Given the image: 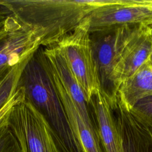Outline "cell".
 <instances>
[{"instance_id": "cell-1", "label": "cell", "mask_w": 152, "mask_h": 152, "mask_svg": "<svg viewBox=\"0 0 152 152\" xmlns=\"http://www.w3.org/2000/svg\"><path fill=\"white\" fill-rule=\"evenodd\" d=\"M119 0H0V5L25 23L45 33L42 46L55 45L93 10Z\"/></svg>"}, {"instance_id": "cell-2", "label": "cell", "mask_w": 152, "mask_h": 152, "mask_svg": "<svg viewBox=\"0 0 152 152\" xmlns=\"http://www.w3.org/2000/svg\"><path fill=\"white\" fill-rule=\"evenodd\" d=\"M25 97L47 118L62 152H81L54 84L52 75L37 53L27 62L20 80Z\"/></svg>"}, {"instance_id": "cell-3", "label": "cell", "mask_w": 152, "mask_h": 152, "mask_svg": "<svg viewBox=\"0 0 152 152\" xmlns=\"http://www.w3.org/2000/svg\"><path fill=\"white\" fill-rule=\"evenodd\" d=\"M54 46L65 59L88 104L102 88L93 56L88 18H84L72 31Z\"/></svg>"}, {"instance_id": "cell-4", "label": "cell", "mask_w": 152, "mask_h": 152, "mask_svg": "<svg viewBox=\"0 0 152 152\" xmlns=\"http://www.w3.org/2000/svg\"><path fill=\"white\" fill-rule=\"evenodd\" d=\"M8 125L22 152H62L48 120L26 98L14 107Z\"/></svg>"}, {"instance_id": "cell-5", "label": "cell", "mask_w": 152, "mask_h": 152, "mask_svg": "<svg viewBox=\"0 0 152 152\" xmlns=\"http://www.w3.org/2000/svg\"><path fill=\"white\" fill-rule=\"evenodd\" d=\"M45 36L41 28L9 15L0 26V79L30 60L42 46Z\"/></svg>"}, {"instance_id": "cell-6", "label": "cell", "mask_w": 152, "mask_h": 152, "mask_svg": "<svg viewBox=\"0 0 152 152\" xmlns=\"http://www.w3.org/2000/svg\"><path fill=\"white\" fill-rule=\"evenodd\" d=\"M144 25H124L90 33L102 90L110 97L113 71L125 49Z\"/></svg>"}, {"instance_id": "cell-7", "label": "cell", "mask_w": 152, "mask_h": 152, "mask_svg": "<svg viewBox=\"0 0 152 152\" xmlns=\"http://www.w3.org/2000/svg\"><path fill=\"white\" fill-rule=\"evenodd\" d=\"M87 17L90 32L124 25H144L152 23L151 0H119L95 9Z\"/></svg>"}, {"instance_id": "cell-8", "label": "cell", "mask_w": 152, "mask_h": 152, "mask_svg": "<svg viewBox=\"0 0 152 152\" xmlns=\"http://www.w3.org/2000/svg\"><path fill=\"white\" fill-rule=\"evenodd\" d=\"M152 56V39L149 28L142 26L125 49L110 80V96L113 99L122 82L134 74Z\"/></svg>"}, {"instance_id": "cell-9", "label": "cell", "mask_w": 152, "mask_h": 152, "mask_svg": "<svg viewBox=\"0 0 152 152\" xmlns=\"http://www.w3.org/2000/svg\"><path fill=\"white\" fill-rule=\"evenodd\" d=\"M46 66L50 72L70 128L81 152H104L94 121L88 122L84 119L56 76L48 65Z\"/></svg>"}, {"instance_id": "cell-10", "label": "cell", "mask_w": 152, "mask_h": 152, "mask_svg": "<svg viewBox=\"0 0 152 152\" xmlns=\"http://www.w3.org/2000/svg\"><path fill=\"white\" fill-rule=\"evenodd\" d=\"M113 110L121 141V152H152V133L122 104L116 95Z\"/></svg>"}, {"instance_id": "cell-11", "label": "cell", "mask_w": 152, "mask_h": 152, "mask_svg": "<svg viewBox=\"0 0 152 152\" xmlns=\"http://www.w3.org/2000/svg\"><path fill=\"white\" fill-rule=\"evenodd\" d=\"M37 53L56 76L84 119L88 122H94L90 115L88 104L86 100L83 90L58 48L56 46L47 47L39 49Z\"/></svg>"}, {"instance_id": "cell-12", "label": "cell", "mask_w": 152, "mask_h": 152, "mask_svg": "<svg viewBox=\"0 0 152 152\" xmlns=\"http://www.w3.org/2000/svg\"><path fill=\"white\" fill-rule=\"evenodd\" d=\"M89 104L93 109L94 121L104 152H121V138L111 98L101 90L93 96Z\"/></svg>"}, {"instance_id": "cell-13", "label": "cell", "mask_w": 152, "mask_h": 152, "mask_svg": "<svg viewBox=\"0 0 152 152\" xmlns=\"http://www.w3.org/2000/svg\"><path fill=\"white\" fill-rule=\"evenodd\" d=\"M152 94V64H143L134 74L119 86L116 96L129 110L141 98Z\"/></svg>"}, {"instance_id": "cell-14", "label": "cell", "mask_w": 152, "mask_h": 152, "mask_svg": "<svg viewBox=\"0 0 152 152\" xmlns=\"http://www.w3.org/2000/svg\"><path fill=\"white\" fill-rule=\"evenodd\" d=\"M28 61L14 67L0 79V128L14 107L26 99L20 80Z\"/></svg>"}, {"instance_id": "cell-15", "label": "cell", "mask_w": 152, "mask_h": 152, "mask_svg": "<svg viewBox=\"0 0 152 152\" xmlns=\"http://www.w3.org/2000/svg\"><path fill=\"white\" fill-rule=\"evenodd\" d=\"M129 111L152 133V94L140 99Z\"/></svg>"}, {"instance_id": "cell-16", "label": "cell", "mask_w": 152, "mask_h": 152, "mask_svg": "<svg viewBox=\"0 0 152 152\" xmlns=\"http://www.w3.org/2000/svg\"><path fill=\"white\" fill-rule=\"evenodd\" d=\"M8 119L0 128V152H22L15 137L8 126Z\"/></svg>"}, {"instance_id": "cell-17", "label": "cell", "mask_w": 152, "mask_h": 152, "mask_svg": "<svg viewBox=\"0 0 152 152\" xmlns=\"http://www.w3.org/2000/svg\"><path fill=\"white\" fill-rule=\"evenodd\" d=\"M9 15H10V13L5 8L0 5V26L3 23L4 20Z\"/></svg>"}, {"instance_id": "cell-18", "label": "cell", "mask_w": 152, "mask_h": 152, "mask_svg": "<svg viewBox=\"0 0 152 152\" xmlns=\"http://www.w3.org/2000/svg\"><path fill=\"white\" fill-rule=\"evenodd\" d=\"M147 27L149 28L151 34H152V23H150V24H148V25L147 26Z\"/></svg>"}, {"instance_id": "cell-19", "label": "cell", "mask_w": 152, "mask_h": 152, "mask_svg": "<svg viewBox=\"0 0 152 152\" xmlns=\"http://www.w3.org/2000/svg\"><path fill=\"white\" fill-rule=\"evenodd\" d=\"M148 62L150 63V64H152V56H151V58H150V60H149V61H148Z\"/></svg>"}, {"instance_id": "cell-20", "label": "cell", "mask_w": 152, "mask_h": 152, "mask_svg": "<svg viewBox=\"0 0 152 152\" xmlns=\"http://www.w3.org/2000/svg\"><path fill=\"white\" fill-rule=\"evenodd\" d=\"M151 39H152V34H151Z\"/></svg>"}, {"instance_id": "cell-21", "label": "cell", "mask_w": 152, "mask_h": 152, "mask_svg": "<svg viewBox=\"0 0 152 152\" xmlns=\"http://www.w3.org/2000/svg\"><path fill=\"white\" fill-rule=\"evenodd\" d=\"M151 3H152V0H151Z\"/></svg>"}]
</instances>
